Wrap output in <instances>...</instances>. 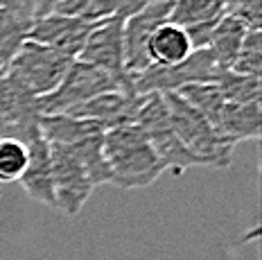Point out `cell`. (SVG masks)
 Here are the masks:
<instances>
[{
  "label": "cell",
  "mask_w": 262,
  "mask_h": 260,
  "mask_svg": "<svg viewBox=\"0 0 262 260\" xmlns=\"http://www.w3.org/2000/svg\"><path fill=\"white\" fill-rule=\"evenodd\" d=\"M32 20L34 18L25 12L0 7V70L9 66L20 46L27 41Z\"/></svg>",
  "instance_id": "cell-17"
},
{
  "label": "cell",
  "mask_w": 262,
  "mask_h": 260,
  "mask_svg": "<svg viewBox=\"0 0 262 260\" xmlns=\"http://www.w3.org/2000/svg\"><path fill=\"white\" fill-rule=\"evenodd\" d=\"M222 70L224 68L217 66L210 50L204 48V50H194L177 66H149L134 77V91L136 93H174L188 84L217 82Z\"/></svg>",
  "instance_id": "cell-6"
},
{
  "label": "cell",
  "mask_w": 262,
  "mask_h": 260,
  "mask_svg": "<svg viewBox=\"0 0 262 260\" xmlns=\"http://www.w3.org/2000/svg\"><path fill=\"white\" fill-rule=\"evenodd\" d=\"M172 0H147L138 12L124 18L122 25V48H124V68L134 79L143 70L149 68L147 43L156 28L170 20Z\"/></svg>",
  "instance_id": "cell-8"
},
{
  "label": "cell",
  "mask_w": 262,
  "mask_h": 260,
  "mask_svg": "<svg viewBox=\"0 0 262 260\" xmlns=\"http://www.w3.org/2000/svg\"><path fill=\"white\" fill-rule=\"evenodd\" d=\"M224 14L235 16L251 30H262V0H224Z\"/></svg>",
  "instance_id": "cell-23"
},
{
  "label": "cell",
  "mask_w": 262,
  "mask_h": 260,
  "mask_svg": "<svg viewBox=\"0 0 262 260\" xmlns=\"http://www.w3.org/2000/svg\"><path fill=\"white\" fill-rule=\"evenodd\" d=\"M188 102L190 106H194L201 116L208 120L212 127H215V120H217V113L224 106L226 97H224L222 89L217 86L215 82H208V84H188L183 89L174 91Z\"/></svg>",
  "instance_id": "cell-19"
},
{
  "label": "cell",
  "mask_w": 262,
  "mask_h": 260,
  "mask_svg": "<svg viewBox=\"0 0 262 260\" xmlns=\"http://www.w3.org/2000/svg\"><path fill=\"white\" fill-rule=\"evenodd\" d=\"M224 16V0H172L170 23L192 28L199 23L220 20Z\"/></svg>",
  "instance_id": "cell-18"
},
{
  "label": "cell",
  "mask_w": 262,
  "mask_h": 260,
  "mask_svg": "<svg viewBox=\"0 0 262 260\" xmlns=\"http://www.w3.org/2000/svg\"><path fill=\"white\" fill-rule=\"evenodd\" d=\"M97 25L100 23H91V20H81V18H75V16L50 12V14L36 16L32 20L27 41L41 43V46H48L52 50L77 59L89 34Z\"/></svg>",
  "instance_id": "cell-10"
},
{
  "label": "cell",
  "mask_w": 262,
  "mask_h": 260,
  "mask_svg": "<svg viewBox=\"0 0 262 260\" xmlns=\"http://www.w3.org/2000/svg\"><path fill=\"white\" fill-rule=\"evenodd\" d=\"M27 167V145L16 138H0V186L18 183Z\"/></svg>",
  "instance_id": "cell-20"
},
{
  "label": "cell",
  "mask_w": 262,
  "mask_h": 260,
  "mask_svg": "<svg viewBox=\"0 0 262 260\" xmlns=\"http://www.w3.org/2000/svg\"><path fill=\"white\" fill-rule=\"evenodd\" d=\"M0 197H3V186H0Z\"/></svg>",
  "instance_id": "cell-27"
},
{
  "label": "cell",
  "mask_w": 262,
  "mask_h": 260,
  "mask_svg": "<svg viewBox=\"0 0 262 260\" xmlns=\"http://www.w3.org/2000/svg\"><path fill=\"white\" fill-rule=\"evenodd\" d=\"M50 163H52V186H54V208L68 218H75L91 192L95 190L89 172L81 161L66 145L50 143Z\"/></svg>",
  "instance_id": "cell-7"
},
{
  "label": "cell",
  "mask_w": 262,
  "mask_h": 260,
  "mask_svg": "<svg viewBox=\"0 0 262 260\" xmlns=\"http://www.w3.org/2000/svg\"><path fill=\"white\" fill-rule=\"evenodd\" d=\"M102 149L111 172L108 183L120 190L147 188L165 172V165L136 122L106 129Z\"/></svg>",
  "instance_id": "cell-1"
},
{
  "label": "cell",
  "mask_w": 262,
  "mask_h": 260,
  "mask_svg": "<svg viewBox=\"0 0 262 260\" xmlns=\"http://www.w3.org/2000/svg\"><path fill=\"white\" fill-rule=\"evenodd\" d=\"M143 102L140 93H124V91H106L95 97H91L84 104H77L66 116L81 118V120H95L104 129L118 127V124H129L136 120L138 106Z\"/></svg>",
  "instance_id": "cell-11"
},
{
  "label": "cell",
  "mask_w": 262,
  "mask_h": 260,
  "mask_svg": "<svg viewBox=\"0 0 262 260\" xmlns=\"http://www.w3.org/2000/svg\"><path fill=\"white\" fill-rule=\"evenodd\" d=\"M260 102H224L217 113L215 129L231 143L239 140H258L262 134Z\"/></svg>",
  "instance_id": "cell-13"
},
{
  "label": "cell",
  "mask_w": 262,
  "mask_h": 260,
  "mask_svg": "<svg viewBox=\"0 0 262 260\" xmlns=\"http://www.w3.org/2000/svg\"><path fill=\"white\" fill-rule=\"evenodd\" d=\"M106 91H124V89L106 70L75 59L70 63V68L66 70L63 79L59 82L57 89L43 97H36V106H39L41 116H59V113H68L77 104H84L91 97L106 93Z\"/></svg>",
  "instance_id": "cell-4"
},
{
  "label": "cell",
  "mask_w": 262,
  "mask_h": 260,
  "mask_svg": "<svg viewBox=\"0 0 262 260\" xmlns=\"http://www.w3.org/2000/svg\"><path fill=\"white\" fill-rule=\"evenodd\" d=\"M18 5H20V9H23L25 14L32 16V18L36 16V5H39V0H18Z\"/></svg>",
  "instance_id": "cell-25"
},
{
  "label": "cell",
  "mask_w": 262,
  "mask_h": 260,
  "mask_svg": "<svg viewBox=\"0 0 262 260\" xmlns=\"http://www.w3.org/2000/svg\"><path fill=\"white\" fill-rule=\"evenodd\" d=\"M140 95H143V102H140L134 122L143 129V134L147 136L151 147H154L161 163L165 165V170H172L174 175H183L190 167L201 165L199 159L174 134L163 93H140Z\"/></svg>",
  "instance_id": "cell-3"
},
{
  "label": "cell",
  "mask_w": 262,
  "mask_h": 260,
  "mask_svg": "<svg viewBox=\"0 0 262 260\" xmlns=\"http://www.w3.org/2000/svg\"><path fill=\"white\" fill-rule=\"evenodd\" d=\"M147 0H61L52 12L75 16L91 23H104L111 18H127L138 12Z\"/></svg>",
  "instance_id": "cell-15"
},
{
  "label": "cell",
  "mask_w": 262,
  "mask_h": 260,
  "mask_svg": "<svg viewBox=\"0 0 262 260\" xmlns=\"http://www.w3.org/2000/svg\"><path fill=\"white\" fill-rule=\"evenodd\" d=\"M233 73L244 77H258L262 70V30H249L242 41L235 61L231 66Z\"/></svg>",
  "instance_id": "cell-22"
},
{
  "label": "cell",
  "mask_w": 262,
  "mask_h": 260,
  "mask_svg": "<svg viewBox=\"0 0 262 260\" xmlns=\"http://www.w3.org/2000/svg\"><path fill=\"white\" fill-rule=\"evenodd\" d=\"M215 84L222 89L228 102H260L258 77H244V75H237L233 70H222Z\"/></svg>",
  "instance_id": "cell-21"
},
{
  "label": "cell",
  "mask_w": 262,
  "mask_h": 260,
  "mask_svg": "<svg viewBox=\"0 0 262 260\" xmlns=\"http://www.w3.org/2000/svg\"><path fill=\"white\" fill-rule=\"evenodd\" d=\"M27 167L18 183L23 186L27 197L39 204L54 208V186H52V163H50V143L41 134H32L27 140Z\"/></svg>",
  "instance_id": "cell-12"
},
{
  "label": "cell",
  "mask_w": 262,
  "mask_h": 260,
  "mask_svg": "<svg viewBox=\"0 0 262 260\" xmlns=\"http://www.w3.org/2000/svg\"><path fill=\"white\" fill-rule=\"evenodd\" d=\"M0 7H5V9H18V12H23V9H20V5H18V0H0Z\"/></svg>",
  "instance_id": "cell-26"
},
{
  "label": "cell",
  "mask_w": 262,
  "mask_h": 260,
  "mask_svg": "<svg viewBox=\"0 0 262 260\" xmlns=\"http://www.w3.org/2000/svg\"><path fill=\"white\" fill-rule=\"evenodd\" d=\"M170 113V124L179 140L199 159L201 165L228 167L233 161L235 143L226 140L212 124L190 106L179 93H163Z\"/></svg>",
  "instance_id": "cell-2"
},
{
  "label": "cell",
  "mask_w": 262,
  "mask_h": 260,
  "mask_svg": "<svg viewBox=\"0 0 262 260\" xmlns=\"http://www.w3.org/2000/svg\"><path fill=\"white\" fill-rule=\"evenodd\" d=\"M194 52L190 36L181 25L174 23H163L161 28H156V32L151 34L149 43H147V59L149 66H177V63L185 61L190 55Z\"/></svg>",
  "instance_id": "cell-14"
},
{
  "label": "cell",
  "mask_w": 262,
  "mask_h": 260,
  "mask_svg": "<svg viewBox=\"0 0 262 260\" xmlns=\"http://www.w3.org/2000/svg\"><path fill=\"white\" fill-rule=\"evenodd\" d=\"M61 3V0H39V5H36V16H43V14H50L57 5ZM34 16V18H36Z\"/></svg>",
  "instance_id": "cell-24"
},
{
  "label": "cell",
  "mask_w": 262,
  "mask_h": 260,
  "mask_svg": "<svg viewBox=\"0 0 262 260\" xmlns=\"http://www.w3.org/2000/svg\"><path fill=\"white\" fill-rule=\"evenodd\" d=\"M122 25H124V18H111V20L100 23L89 34V39H86L77 59L106 70L108 75H113V77L122 84V89L127 91V93H136L134 79L129 77L127 68H124Z\"/></svg>",
  "instance_id": "cell-9"
},
{
  "label": "cell",
  "mask_w": 262,
  "mask_h": 260,
  "mask_svg": "<svg viewBox=\"0 0 262 260\" xmlns=\"http://www.w3.org/2000/svg\"><path fill=\"white\" fill-rule=\"evenodd\" d=\"M73 61L75 59L63 52L34 41H25L16 57L9 61V66L5 68V73L14 77L30 95L43 97L57 89Z\"/></svg>",
  "instance_id": "cell-5"
},
{
  "label": "cell",
  "mask_w": 262,
  "mask_h": 260,
  "mask_svg": "<svg viewBox=\"0 0 262 260\" xmlns=\"http://www.w3.org/2000/svg\"><path fill=\"white\" fill-rule=\"evenodd\" d=\"M249 30H251L249 25L242 23V20L235 18V16H228V14L222 16L220 23H217L215 30H212L208 46H206L210 50V55L215 57L217 66L224 68V70H231Z\"/></svg>",
  "instance_id": "cell-16"
}]
</instances>
